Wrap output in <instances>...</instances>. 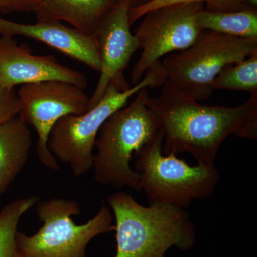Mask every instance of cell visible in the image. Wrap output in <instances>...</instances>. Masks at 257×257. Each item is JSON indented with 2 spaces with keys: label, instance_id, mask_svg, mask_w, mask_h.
I'll list each match as a JSON object with an SVG mask.
<instances>
[{
  "label": "cell",
  "instance_id": "cell-13",
  "mask_svg": "<svg viewBox=\"0 0 257 257\" xmlns=\"http://www.w3.org/2000/svg\"><path fill=\"white\" fill-rule=\"evenodd\" d=\"M118 0H41L37 21H64L81 31L95 35L103 19Z\"/></svg>",
  "mask_w": 257,
  "mask_h": 257
},
{
  "label": "cell",
  "instance_id": "cell-3",
  "mask_svg": "<svg viewBox=\"0 0 257 257\" xmlns=\"http://www.w3.org/2000/svg\"><path fill=\"white\" fill-rule=\"evenodd\" d=\"M147 89H141L131 104L111 115L98 134L92 169L101 185L142 191L140 176L130 162L162 132L160 121L147 105Z\"/></svg>",
  "mask_w": 257,
  "mask_h": 257
},
{
  "label": "cell",
  "instance_id": "cell-11",
  "mask_svg": "<svg viewBox=\"0 0 257 257\" xmlns=\"http://www.w3.org/2000/svg\"><path fill=\"white\" fill-rule=\"evenodd\" d=\"M64 81L86 89L85 74L62 65L53 55H37L25 44L19 45L13 37L0 35V83L15 89L18 85Z\"/></svg>",
  "mask_w": 257,
  "mask_h": 257
},
{
  "label": "cell",
  "instance_id": "cell-17",
  "mask_svg": "<svg viewBox=\"0 0 257 257\" xmlns=\"http://www.w3.org/2000/svg\"><path fill=\"white\" fill-rule=\"evenodd\" d=\"M214 89L257 93V52L223 69L213 83Z\"/></svg>",
  "mask_w": 257,
  "mask_h": 257
},
{
  "label": "cell",
  "instance_id": "cell-22",
  "mask_svg": "<svg viewBox=\"0 0 257 257\" xmlns=\"http://www.w3.org/2000/svg\"><path fill=\"white\" fill-rule=\"evenodd\" d=\"M248 3H249L250 5L253 7H256L257 5V0H247Z\"/></svg>",
  "mask_w": 257,
  "mask_h": 257
},
{
  "label": "cell",
  "instance_id": "cell-6",
  "mask_svg": "<svg viewBox=\"0 0 257 257\" xmlns=\"http://www.w3.org/2000/svg\"><path fill=\"white\" fill-rule=\"evenodd\" d=\"M35 207L42 226L32 236L17 233L23 257H85L91 240L114 230L113 216L106 205L82 225L72 219V216L81 213L80 204L76 201L54 198L40 200Z\"/></svg>",
  "mask_w": 257,
  "mask_h": 257
},
{
  "label": "cell",
  "instance_id": "cell-1",
  "mask_svg": "<svg viewBox=\"0 0 257 257\" xmlns=\"http://www.w3.org/2000/svg\"><path fill=\"white\" fill-rule=\"evenodd\" d=\"M162 87L158 97L149 96L147 105L160 121L165 155L188 152L197 165L212 167L229 135L257 139V93L229 107L203 105L168 80Z\"/></svg>",
  "mask_w": 257,
  "mask_h": 257
},
{
  "label": "cell",
  "instance_id": "cell-20",
  "mask_svg": "<svg viewBox=\"0 0 257 257\" xmlns=\"http://www.w3.org/2000/svg\"><path fill=\"white\" fill-rule=\"evenodd\" d=\"M41 0H0V13H24L38 10Z\"/></svg>",
  "mask_w": 257,
  "mask_h": 257
},
{
  "label": "cell",
  "instance_id": "cell-8",
  "mask_svg": "<svg viewBox=\"0 0 257 257\" xmlns=\"http://www.w3.org/2000/svg\"><path fill=\"white\" fill-rule=\"evenodd\" d=\"M17 95L20 103L19 117L37 132L39 160L47 168L60 170L57 159L47 146L51 131L61 118L85 113L90 97L84 88L56 80L23 84L17 91Z\"/></svg>",
  "mask_w": 257,
  "mask_h": 257
},
{
  "label": "cell",
  "instance_id": "cell-12",
  "mask_svg": "<svg viewBox=\"0 0 257 257\" xmlns=\"http://www.w3.org/2000/svg\"><path fill=\"white\" fill-rule=\"evenodd\" d=\"M0 35L33 39L85 64L93 70L100 71L101 58L96 35H89L61 22L37 21L35 24H24L0 17Z\"/></svg>",
  "mask_w": 257,
  "mask_h": 257
},
{
  "label": "cell",
  "instance_id": "cell-4",
  "mask_svg": "<svg viewBox=\"0 0 257 257\" xmlns=\"http://www.w3.org/2000/svg\"><path fill=\"white\" fill-rule=\"evenodd\" d=\"M166 80L162 62H157L136 85L121 91L109 84L101 100L82 114L61 118L51 131L47 146L51 153L67 164L76 177L92 170L93 150L101 126L109 117L127 104L128 99L144 88L162 87Z\"/></svg>",
  "mask_w": 257,
  "mask_h": 257
},
{
  "label": "cell",
  "instance_id": "cell-7",
  "mask_svg": "<svg viewBox=\"0 0 257 257\" xmlns=\"http://www.w3.org/2000/svg\"><path fill=\"white\" fill-rule=\"evenodd\" d=\"M256 52L257 39L202 30L191 46L170 54L162 65L166 80L202 101L215 90L213 83L223 69Z\"/></svg>",
  "mask_w": 257,
  "mask_h": 257
},
{
  "label": "cell",
  "instance_id": "cell-16",
  "mask_svg": "<svg viewBox=\"0 0 257 257\" xmlns=\"http://www.w3.org/2000/svg\"><path fill=\"white\" fill-rule=\"evenodd\" d=\"M40 199L38 197L17 199L0 211V257H23L16 239L19 222Z\"/></svg>",
  "mask_w": 257,
  "mask_h": 257
},
{
  "label": "cell",
  "instance_id": "cell-10",
  "mask_svg": "<svg viewBox=\"0 0 257 257\" xmlns=\"http://www.w3.org/2000/svg\"><path fill=\"white\" fill-rule=\"evenodd\" d=\"M131 7L130 0H118L96 32L101 58L100 76L89 98L88 109L101 100L109 84H114L121 91L132 87L125 79L124 72L140 45L130 30L128 10Z\"/></svg>",
  "mask_w": 257,
  "mask_h": 257
},
{
  "label": "cell",
  "instance_id": "cell-5",
  "mask_svg": "<svg viewBox=\"0 0 257 257\" xmlns=\"http://www.w3.org/2000/svg\"><path fill=\"white\" fill-rule=\"evenodd\" d=\"M163 133L135 155V171L150 204L187 209L194 199L211 197L219 181L215 166L189 165L162 151Z\"/></svg>",
  "mask_w": 257,
  "mask_h": 257
},
{
  "label": "cell",
  "instance_id": "cell-15",
  "mask_svg": "<svg viewBox=\"0 0 257 257\" xmlns=\"http://www.w3.org/2000/svg\"><path fill=\"white\" fill-rule=\"evenodd\" d=\"M197 24L209 30L240 38L257 39V12L253 7L231 12H199Z\"/></svg>",
  "mask_w": 257,
  "mask_h": 257
},
{
  "label": "cell",
  "instance_id": "cell-18",
  "mask_svg": "<svg viewBox=\"0 0 257 257\" xmlns=\"http://www.w3.org/2000/svg\"><path fill=\"white\" fill-rule=\"evenodd\" d=\"M191 3H205L206 10L213 12L237 11L252 7L248 5L247 0H150L140 6L130 8L128 10L130 25L152 10L171 5Z\"/></svg>",
  "mask_w": 257,
  "mask_h": 257
},
{
  "label": "cell",
  "instance_id": "cell-14",
  "mask_svg": "<svg viewBox=\"0 0 257 257\" xmlns=\"http://www.w3.org/2000/svg\"><path fill=\"white\" fill-rule=\"evenodd\" d=\"M32 143L29 126L18 116L0 124V196L23 170Z\"/></svg>",
  "mask_w": 257,
  "mask_h": 257
},
{
  "label": "cell",
  "instance_id": "cell-19",
  "mask_svg": "<svg viewBox=\"0 0 257 257\" xmlns=\"http://www.w3.org/2000/svg\"><path fill=\"white\" fill-rule=\"evenodd\" d=\"M20 103L15 89L5 87L0 83V124L18 116Z\"/></svg>",
  "mask_w": 257,
  "mask_h": 257
},
{
  "label": "cell",
  "instance_id": "cell-9",
  "mask_svg": "<svg viewBox=\"0 0 257 257\" xmlns=\"http://www.w3.org/2000/svg\"><path fill=\"white\" fill-rule=\"evenodd\" d=\"M204 9V3H181L144 15L143 23L135 32L143 52L131 72L132 86L138 84L162 57L184 50L197 40L202 31L198 26L197 16Z\"/></svg>",
  "mask_w": 257,
  "mask_h": 257
},
{
  "label": "cell",
  "instance_id": "cell-21",
  "mask_svg": "<svg viewBox=\"0 0 257 257\" xmlns=\"http://www.w3.org/2000/svg\"><path fill=\"white\" fill-rule=\"evenodd\" d=\"M132 3V7L140 6L150 1V0H130ZM131 7V8H132Z\"/></svg>",
  "mask_w": 257,
  "mask_h": 257
},
{
  "label": "cell",
  "instance_id": "cell-2",
  "mask_svg": "<svg viewBox=\"0 0 257 257\" xmlns=\"http://www.w3.org/2000/svg\"><path fill=\"white\" fill-rule=\"evenodd\" d=\"M108 204L115 219V257H165L172 246H194L195 229L184 209L164 204L145 207L124 192L111 194Z\"/></svg>",
  "mask_w": 257,
  "mask_h": 257
}]
</instances>
